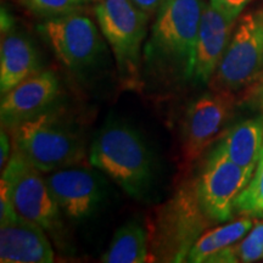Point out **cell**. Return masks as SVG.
Wrapping results in <instances>:
<instances>
[{
	"mask_svg": "<svg viewBox=\"0 0 263 263\" xmlns=\"http://www.w3.org/2000/svg\"><path fill=\"white\" fill-rule=\"evenodd\" d=\"M42 173L15 150L2 171L0 183L5 185L20 216L54 233L60 227L61 210Z\"/></svg>",
	"mask_w": 263,
	"mask_h": 263,
	"instance_id": "8992f818",
	"label": "cell"
},
{
	"mask_svg": "<svg viewBox=\"0 0 263 263\" xmlns=\"http://www.w3.org/2000/svg\"><path fill=\"white\" fill-rule=\"evenodd\" d=\"M45 179L60 210L71 219L87 218L103 201V178L91 170L66 167L50 172Z\"/></svg>",
	"mask_w": 263,
	"mask_h": 263,
	"instance_id": "30bf717a",
	"label": "cell"
},
{
	"mask_svg": "<svg viewBox=\"0 0 263 263\" xmlns=\"http://www.w3.org/2000/svg\"><path fill=\"white\" fill-rule=\"evenodd\" d=\"M205 5L203 0H164L144 51L149 67L192 80Z\"/></svg>",
	"mask_w": 263,
	"mask_h": 263,
	"instance_id": "6da1fadb",
	"label": "cell"
},
{
	"mask_svg": "<svg viewBox=\"0 0 263 263\" xmlns=\"http://www.w3.org/2000/svg\"><path fill=\"white\" fill-rule=\"evenodd\" d=\"M254 226L249 217H241L238 221L210 230L196 240L190 249L186 261L192 263H207L209 258L217 252L236 244Z\"/></svg>",
	"mask_w": 263,
	"mask_h": 263,
	"instance_id": "e0dca14e",
	"label": "cell"
},
{
	"mask_svg": "<svg viewBox=\"0 0 263 263\" xmlns=\"http://www.w3.org/2000/svg\"><path fill=\"white\" fill-rule=\"evenodd\" d=\"M85 2H91V0H85Z\"/></svg>",
	"mask_w": 263,
	"mask_h": 263,
	"instance_id": "484cf974",
	"label": "cell"
},
{
	"mask_svg": "<svg viewBox=\"0 0 263 263\" xmlns=\"http://www.w3.org/2000/svg\"><path fill=\"white\" fill-rule=\"evenodd\" d=\"M34 15L52 18L77 11L85 0H20Z\"/></svg>",
	"mask_w": 263,
	"mask_h": 263,
	"instance_id": "d6986e66",
	"label": "cell"
},
{
	"mask_svg": "<svg viewBox=\"0 0 263 263\" xmlns=\"http://www.w3.org/2000/svg\"><path fill=\"white\" fill-rule=\"evenodd\" d=\"M38 29L59 61L71 70L91 67L104 50L97 25L77 11L47 18Z\"/></svg>",
	"mask_w": 263,
	"mask_h": 263,
	"instance_id": "ba28073f",
	"label": "cell"
},
{
	"mask_svg": "<svg viewBox=\"0 0 263 263\" xmlns=\"http://www.w3.org/2000/svg\"><path fill=\"white\" fill-rule=\"evenodd\" d=\"M0 27H2V33L8 32L12 27H15V18L10 14L8 10L2 8V16H0Z\"/></svg>",
	"mask_w": 263,
	"mask_h": 263,
	"instance_id": "cb8c5ba5",
	"label": "cell"
},
{
	"mask_svg": "<svg viewBox=\"0 0 263 263\" xmlns=\"http://www.w3.org/2000/svg\"><path fill=\"white\" fill-rule=\"evenodd\" d=\"M218 145L233 162L254 174L263 146V115L233 126Z\"/></svg>",
	"mask_w": 263,
	"mask_h": 263,
	"instance_id": "9a60e30c",
	"label": "cell"
},
{
	"mask_svg": "<svg viewBox=\"0 0 263 263\" xmlns=\"http://www.w3.org/2000/svg\"><path fill=\"white\" fill-rule=\"evenodd\" d=\"M60 91L57 74L41 71L2 95V126L14 128L29 118L41 115L54 103Z\"/></svg>",
	"mask_w": 263,
	"mask_h": 263,
	"instance_id": "8fae6325",
	"label": "cell"
},
{
	"mask_svg": "<svg viewBox=\"0 0 263 263\" xmlns=\"http://www.w3.org/2000/svg\"><path fill=\"white\" fill-rule=\"evenodd\" d=\"M252 174L233 162L219 145L207 157L195 182L197 200L213 223L228 222L235 213V201L251 180Z\"/></svg>",
	"mask_w": 263,
	"mask_h": 263,
	"instance_id": "52a82bcc",
	"label": "cell"
},
{
	"mask_svg": "<svg viewBox=\"0 0 263 263\" xmlns=\"http://www.w3.org/2000/svg\"><path fill=\"white\" fill-rule=\"evenodd\" d=\"M41 72L39 54L31 39L12 27L2 33L0 45V93L4 95L16 85Z\"/></svg>",
	"mask_w": 263,
	"mask_h": 263,
	"instance_id": "5bb4252c",
	"label": "cell"
},
{
	"mask_svg": "<svg viewBox=\"0 0 263 263\" xmlns=\"http://www.w3.org/2000/svg\"><path fill=\"white\" fill-rule=\"evenodd\" d=\"M236 21L216 9L211 3L205 5L197 35L193 76L197 83H209L212 80L228 48Z\"/></svg>",
	"mask_w": 263,
	"mask_h": 263,
	"instance_id": "4fadbf2b",
	"label": "cell"
},
{
	"mask_svg": "<svg viewBox=\"0 0 263 263\" xmlns=\"http://www.w3.org/2000/svg\"><path fill=\"white\" fill-rule=\"evenodd\" d=\"M257 101H258V105L259 107H261L262 112H263V82L261 84V87H259L258 89V94H257Z\"/></svg>",
	"mask_w": 263,
	"mask_h": 263,
	"instance_id": "d4e9b609",
	"label": "cell"
},
{
	"mask_svg": "<svg viewBox=\"0 0 263 263\" xmlns=\"http://www.w3.org/2000/svg\"><path fill=\"white\" fill-rule=\"evenodd\" d=\"M0 262H54V252L44 229L18 213L0 218Z\"/></svg>",
	"mask_w": 263,
	"mask_h": 263,
	"instance_id": "7c38bea8",
	"label": "cell"
},
{
	"mask_svg": "<svg viewBox=\"0 0 263 263\" xmlns=\"http://www.w3.org/2000/svg\"><path fill=\"white\" fill-rule=\"evenodd\" d=\"M239 262H256L263 259V221L256 223L241 242L234 244Z\"/></svg>",
	"mask_w": 263,
	"mask_h": 263,
	"instance_id": "ffe728a7",
	"label": "cell"
},
{
	"mask_svg": "<svg viewBox=\"0 0 263 263\" xmlns=\"http://www.w3.org/2000/svg\"><path fill=\"white\" fill-rule=\"evenodd\" d=\"M0 145H2V149H0V167H2L3 171L10 160V141L4 128H3L2 134H0Z\"/></svg>",
	"mask_w": 263,
	"mask_h": 263,
	"instance_id": "603a6c76",
	"label": "cell"
},
{
	"mask_svg": "<svg viewBox=\"0 0 263 263\" xmlns=\"http://www.w3.org/2000/svg\"><path fill=\"white\" fill-rule=\"evenodd\" d=\"M234 105V94L229 91L213 90L193 101L183 121L182 151L185 162L196 160L219 136Z\"/></svg>",
	"mask_w": 263,
	"mask_h": 263,
	"instance_id": "9c48e42d",
	"label": "cell"
},
{
	"mask_svg": "<svg viewBox=\"0 0 263 263\" xmlns=\"http://www.w3.org/2000/svg\"><path fill=\"white\" fill-rule=\"evenodd\" d=\"M138 8L146 12L149 16L157 14L161 6L164 3V0H132Z\"/></svg>",
	"mask_w": 263,
	"mask_h": 263,
	"instance_id": "7402d4cb",
	"label": "cell"
},
{
	"mask_svg": "<svg viewBox=\"0 0 263 263\" xmlns=\"http://www.w3.org/2000/svg\"><path fill=\"white\" fill-rule=\"evenodd\" d=\"M235 213L249 218H263V146L248 186L235 201Z\"/></svg>",
	"mask_w": 263,
	"mask_h": 263,
	"instance_id": "ac0fdd59",
	"label": "cell"
},
{
	"mask_svg": "<svg viewBox=\"0 0 263 263\" xmlns=\"http://www.w3.org/2000/svg\"><path fill=\"white\" fill-rule=\"evenodd\" d=\"M147 258V233L137 221H129L116 230L107 251L101 256L104 263H141Z\"/></svg>",
	"mask_w": 263,
	"mask_h": 263,
	"instance_id": "2e32d148",
	"label": "cell"
},
{
	"mask_svg": "<svg viewBox=\"0 0 263 263\" xmlns=\"http://www.w3.org/2000/svg\"><path fill=\"white\" fill-rule=\"evenodd\" d=\"M263 77V4L240 16L218 68L212 90H241Z\"/></svg>",
	"mask_w": 263,
	"mask_h": 263,
	"instance_id": "277c9868",
	"label": "cell"
},
{
	"mask_svg": "<svg viewBox=\"0 0 263 263\" xmlns=\"http://www.w3.org/2000/svg\"><path fill=\"white\" fill-rule=\"evenodd\" d=\"M14 132L15 150L43 173L76 166L85 156L80 134L58 115L45 111Z\"/></svg>",
	"mask_w": 263,
	"mask_h": 263,
	"instance_id": "3957f363",
	"label": "cell"
},
{
	"mask_svg": "<svg viewBox=\"0 0 263 263\" xmlns=\"http://www.w3.org/2000/svg\"><path fill=\"white\" fill-rule=\"evenodd\" d=\"M252 0H210V3L229 17L238 20Z\"/></svg>",
	"mask_w": 263,
	"mask_h": 263,
	"instance_id": "44dd1931",
	"label": "cell"
},
{
	"mask_svg": "<svg viewBox=\"0 0 263 263\" xmlns=\"http://www.w3.org/2000/svg\"><path fill=\"white\" fill-rule=\"evenodd\" d=\"M89 162L128 195L141 199L154 180L153 157L145 140L129 124L110 122L95 136Z\"/></svg>",
	"mask_w": 263,
	"mask_h": 263,
	"instance_id": "7a4b0ae2",
	"label": "cell"
},
{
	"mask_svg": "<svg viewBox=\"0 0 263 263\" xmlns=\"http://www.w3.org/2000/svg\"><path fill=\"white\" fill-rule=\"evenodd\" d=\"M95 16L103 37L116 59L124 82L139 80L141 45L146 37L150 16L132 0H99Z\"/></svg>",
	"mask_w": 263,
	"mask_h": 263,
	"instance_id": "5b68a950",
	"label": "cell"
}]
</instances>
